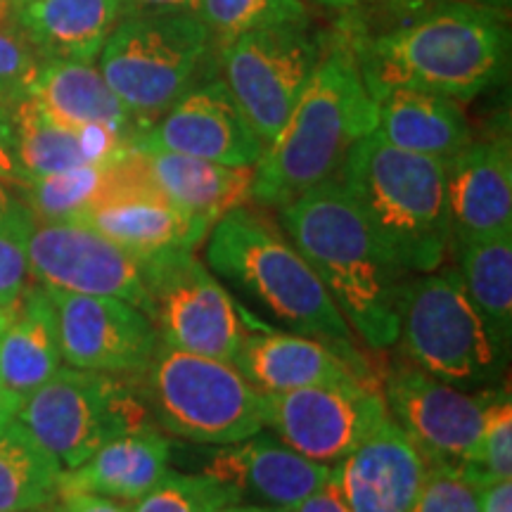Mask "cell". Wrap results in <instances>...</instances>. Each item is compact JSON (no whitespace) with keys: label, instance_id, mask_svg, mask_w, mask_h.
I'll return each mask as SVG.
<instances>
[{"label":"cell","instance_id":"cell-2","mask_svg":"<svg viewBox=\"0 0 512 512\" xmlns=\"http://www.w3.org/2000/svg\"><path fill=\"white\" fill-rule=\"evenodd\" d=\"M287 240L309 261L332 302L370 349L399 342L408 273L337 178L280 207Z\"/></svg>","mask_w":512,"mask_h":512},{"label":"cell","instance_id":"cell-21","mask_svg":"<svg viewBox=\"0 0 512 512\" xmlns=\"http://www.w3.org/2000/svg\"><path fill=\"white\" fill-rule=\"evenodd\" d=\"M233 366L261 394L290 392L320 382H373L366 361H354L316 337L278 330H249Z\"/></svg>","mask_w":512,"mask_h":512},{"label":"cell","instance_id":"cell-5","mask_svg":"<svg viewBox=\"0 0 512 512\" xmlns=\"http://www.w3.org/2000/svg\"><path fill=\"white\" fill-rule=\"evenodd\" d=\"M207 266L292 332L316 337L363 361L354 332L299 249L271 223L240 207L209 230Z\"/></svg>","mask_w":512,"mask_h":512},{"label":"cell","instance_id":"cell-23","mask_svg":"<svg viewBox=\"0 0 512 512\" xmlns=\"http://www.w3.org/2000/svg\"><path fill=\"white\" fill-rule=\"evenodd\" d=\"M29 95L50 119L62 126L102 124L131 140L133 147L145 133V126L133 117V112L117 98L100 69H95L91 62H41Z\"/></svg>","mask_w":512,"mask_h":512},{"label":"cell","instance_id":"cell-34","mask_svg":"<svg viewBox=\"0 0 512 512\" xmlns=\"http://www.w3.org/2000/svg\"><path fill=\"white\" fill-rule=\"evenodd\" d=\"M228 503H240L238 494L207 472L181 475L169 470L138 498L131 512H216Z\"/></svg>","mask_w":512,"mask_h":512},{"label":"cell","instance_id":"cell-44","mask_svg":"<svg viewBox=\"0 0 512 512\" xmlns=\"http://www.w3.org/2000/svg\"><path fill=\"white\" fill-rule=\"evenodd\" d=\"M216 512H290L283 508H271V505H259V503H228Z\"/></svg>","mask_w":512,"mask_h":512},{"label":"cell","instance_id":"cell-30","mask_svg":"<svg viewBox=\"0 0 512 512\" xmlns=\"http://www.w3.org/2000/svg\"><path fill=\"white\" fill-rule=\"evenodd\" d=\"M17 136V159L22 166L24 181L53 176L83 166L81 138L76 128L62 126L41 110V105L31 98L17 102L10 110Z\"/></svg>","mask_w":512,"mask_h":512},{"label":"cell","instance_id":"cell-18","mask_svg":"<svg viewBox=\"0 0 512 512\" xmlns=\"http://www.w3.org/2000/svg\"><path fill=\"white\" fill-rule=\"evenodd\" d=\"M214 448L204 472L230 486L240 503L292 510L316 494L332 475V465L313 463L264 430Z\"/></svg>","mask_w":512,"mask_h":512},{"label":"cell","instance_id":"cell-16","mask_svg":"<svg viewBox=\"0 0 512 512\" xmlns=\"http://www.w3.org/2000/svg\"><path fill=\"white\" fill-rule=\"evenodd\" d=\"M133 150L178 152L226 166H256L266 145L223 79L195 83L147 126Z\"/></svg>","mask_w":512,"mask_h":512},{"label":"cell","instance_id":"cell-13","mask_svg":"<svg viewBox=\"0 0 512 512\" xmlns=\"http://www.w3.org/2000/svg\"><path fill=\"white\" fill-rule=\"evenodd\" d=\"M491 392H467L418 366H406L387 377L382 399L389 418L406 432L427 465L458 467L470 475Z\"/></svg>","mask_w":512,"mask_h":512},{"label":"cell","instance_id":"cell-25","mask_svg":"<svg viewBox=\"0 0 512 512\" xmlns=\"http://www.w3.org/2000/svg\"><path fill=\"white\" fill-rule=\"evenodd\" d=\"M15 10L38 57L93 64L124 17V0H29Z\"/></svg>","mask_w":512,"mask_h":512},{"label":"cell","instance_id":"cell-6","mask_svg":"<svg viewBox=\"0 0 512 512\" xmlns=\"http://www.w3.org/2000/svg\"><path fill=\"white\" fill-rule=\"evenodd\" d=\"M399 339L413 366L463 389L498 382L508 370L510 342L482 316L456 268L406 280Z\"/></svg>","mask_w":512,"mask_h":512},{"label":"cell","instance_id":"cell-40","mask_svg":"<svg viewBox=\"0 0 512 512\" xmlns=\"http://www.w3.org/2000/svg\"><path fill=\"white\" fill-rule=\"evenodd\" d=\"M290 512H351L347 501H344L342 491H339L335 475H330L328 482H325L316 494H311L309 498H304L297 508H292Z\"/></svg>","mask_w":512,"mask_h":512},{"label":"cell","instance_id":"cell-31","mask_svg":"<svg viewBox=\"0 0 512 512\" xmlns=\"http://www.w3.org/2000/svg\"><path fill=\"white\" fill-rule=\"evenodd\" d=\"M119 162V159H117ZM117 162L83 164L22 185L36 221H79L86 211L110 197L117 183Z\"/></svg>","mask_w":512,"mask_h":512},{"label":"cell","instance_id":"cell-4","mask_svg":"<svg viewBox=\"0 0 512 512\" xmlns=\"http://www.w3.org/2000/svg\"><path fill=\"white\" fill-rule=\"evenodd\" d=\"M337 181L408 273H430L451 249L446 162L415 155L370 131L351 147Z\"/></svg>","mask_w":512,"mask_h":512},{"label":"cell","instance_id":"cell-8","mask_svg":"<svg viewBox=\"0 0 512 512\" xmlns=\"http://www.w3.org/2000/svg\"><path fill=\"white\" fill-rule=\"evenodd\" d=\"M211 34L195 12H133L100 50V74L145 128L197 83Z\"/></svg>","mask_w":512,"mask_h":512},{"label":"cell","instance_id":"cell-22","mask_svg":"<svg viewBox=\"0 0 512 512\" xmlns=\"http://www.w3.org/2000/svg\"><path fill=\"white\" fill-rule=\"evenodd\" d=\"M136 152L147 183L166 202L211 226L252 200L254 166H226L178 152Z\"/></svg>","mask_w":512,"mask_h":512},{"label":"cell","instance_id":"cell-42","mask_svg":"<svg viewBox=\"0 0 512 512\" xmlns=\"http://www.w3.org/2000/svg\"><path fill=\"white\" fill-rule=\"evenodd\" d=\"M197 0H124V17L133 12H195Z\"/></svg>","mask_w":512,"mask_h":512},{"label":"cell","instance_id":"cell-19","mask_svg":"<svg viewBox=\"0 0 512 512\" xmlns=\"http://www.w3.org/2000/svg\"><path fill=\"white\" fill-rule=\"evenodd\" d=\"M351 512H411L427 477V460L392 418L347 458L332 465Z\"/></svg>","mask_w":512,"mask_h":512},{"label":"cell","instance_id":"cell-28","mask_svg":"<svg viewBox=\"0 0 512 512\" xmlns=\"http://www.w3.org/2000/svg\"><path fill=\"white\" fill-rule=\"evenodd\" d=\"M62 472L17 418L0 430V512H36L55 503Z\"/></svg>","mask_w":512,"mask_h":512},{"label":"cell","instance_id":"cell-1","mask_svg":"<svg viewBox=\"0 0 512 512\" xmlns=\"http://www.w3.org/2000/svg\"><path fill=\"white\" fill-rule=\"evenodd\" d=\"M339 38L375 100L394 88L472 100L508 67L505 15L472 0H439L377 34L344 31Z\"/></svg>","mask_w":512,"mask_h":512},{"label":"cell","instance_id":"cell-41","mask_svg":"<svg viewBox=\"0 0 512 512\" xmlns=\"http://www.w3.org/2000/svg\"><path fill=\"white\" fill-rule=\"evenodd\" d=\"M479 512H512V477L479 486Z\"/></svg>","mask_w":512,"mask_h":512},{"label":"cell","instance_id":"cell-24","mask_svg":"<svg viewBox=\"0 0 512 512\" xmlns=\"http://www.w3.org/2000/svg\"><path fill=\"white\" fill-rule=\"evenodd\" d=\"M171 441L157 425L121 434L100 446L86 463L62 472L60 494H100L133 501L171 470Z\"/></svg>","mask_w":512,"mask_h":512},{"label":"cell","instance_id":"cell-15","mask_svg":"<svg viewBox=\"0 0 512 512\" xmlns=\"http://www.w3.org/2000/svg\"><path fill=\"white\" fill-rule=\"evenodd\" d=\"M55 311L62 361L69 368L138 380L155 358L159 332L138 306L46 287Z\"/></svg>","mask_w":512,"mask_h":512},{"label":"cell","instance_id":"cell-20","mask_svg":"<svg viewBox=\"0 0 512 512\" xmlns=\"http://www.w3.org/2000/svg\"><path fill=\"white\" fill-rule=\"evenodd\" d=\"M446 209L453 242L512 233L510 138L475 143L446 162Z\"/></svg>","mask_w":512,"mask_h":512},{"label":"cell","instance_id":"cell-38","mask_svg":"<svg viewBox=\"0 0 512 512\" xmlns=\"http://www.w3.org/2000/svg\"><path fill=\"white\" fill-rule=\"evenodd\" d=\"M0 181L19 185V188L27 183L24 181L22 166H19L17 159L15 124H12V114L3 102H0Z\"/></svg>","mask_w":512,"mask_h":512},{"label":"cell","instance_id":"cell-29","mask_svg":"<svg viewBox=\"0 0 512 512\" xmlns=\"http://www.w3.org/2000/svg\"><path fill=\"white\" fill-rule=\"evenodd\" d=\"M456 271L491 328L510 342L512 335V233L453 242Z\"/></svg>","mask_w":512,"mask_h":512},{"label":"cell","instance_id":"cell-12","mask_svg":"<svg viewBox=\"0 0 512 512\" xmlns=\"http://www.w3.org/2000/svg\"><path fill=\"white\" fill-rule=\"evenodd\" d=\"M320 53L309 27L249 31L223 46V81L264 145L285 126Z\"/></svg>","mask_w":512,"mask_h":512},{"label":"cell","instance_id":"cell-11","mask_svg":"<svg viewBox=\"0 0 512 512\" xmlns=\"http://www.w3.org/2000/svg\"><path fill=\"white\" fill-rule=\"evenodd\" d=\"M261 413L283 444L320 465H337L389 418L373 382H320L261 394Z\"/></svg>","mask_w":512,"mask_h":512},{"label":"cell","instance_id":"cell-39","mask_svg":"<svg viewBox=\"0 0 512 512\" xmlns=\"http://www.w3.org/2000/svg\"><path fill=\"white\" fill-rule=\"evenodd\" d=\"M55 512H131V508H126L117 498L72 491V494L57 496Z\"/></svg>","mask_w":512,"mask_h":512},{"label":"cell","instance_id":"cell-46","mask_svg":"<svg viewBox=\"0 0 512 512\" xmlns=\"http://www.w3.org/2000/svg\"><path fill=\"white\" fill-rule=\"evenodd\" d=\"M472 3L482 5V8H489V10H496V12H503V15H508L512 0H472Z\"/></svg>","mask_w":512,"mask_h":512},{"label":"cell","instance_id":"cell-10","mask_svg":"<svg viewBox=\"0 0 512 512\" xmlns=\"http://www.w3.org/2000/svg\"><path fill=\"white\" fill-rule=\"evenodd\" d=\"M140 271L162 344L233 363L249 332L245 311L192 249L143 256Z\"/></svg>","mask_w":512,"mask_h":512},{"label":"cell","instance_id":"cell-9","mask_svg":"<svg viewBox=\"0 0 512 512\" xmlns=\"http://www.w3.org/2000/svg\"><path fill=\"white\" fill-rule=\"evenodd\" d=\"M131 382L93 370L60 368L36 392L24 396L17 420L62 470H74L107 441L155 425Z\"/></svg>","mask_w":512,"mask_h":512},{"label":"cell","instance_id":"cell-3","mask_svg":"<svg viewBox=\"0 0 512 512\" xmlns=\"http://www.w3.org/2000/svg\"><path fill=\"white\" fill-rule=\"evenodd\" d=\"M377 128V100L342 38L320 53L304 93L254 166L252 200L285 207L337 178L349 150Z\"/></svg>","mask_w":512,"mask_h":512},{"label":"cell","instance_id":"cell-17","mask_svg":"<svg viewBox=\"0 0 512 512\" xmlns=\"http://www.w3.org/2000/svg\"><path fill=\"white\" fill-rule=\"evenodd\" d=\"M79 221L138 259L169 249H195L211 230L209 221L185 214L147 183L136 150L119 159L112 195Z\"/></svg>","mask_w":512,"mask_h":512},{"label":"cell","instance_id":"cell-48","mask_svg":"<svg viewBox=\"0 0 512 512\" xmlns=\"http://www.w3.org/2000/svg\"><path fill=\"white\" fill-rule=\"evenodd\" d=\"M12 3H15V8H19V5H24V3H29V0H12Z\"/></svg>","mask_w":512,"mask_h":512},{"label":"cell","instance_id":"cell-49","mask_svg":"<svg viewBox=\"0 0 512 512\" xmlns=\"http://www.w3.org/2000/svg\"><path fill=\"white\" fill-rule=\"evenodd\" d=\"M36 512H41V510H36Z\"/></svg>","mask_w":512,"mask_h":512},{"label":"cell","instance_id":"cell-14","mask_svg":"<svg viewBox=\"0 0 512 512\" xmlns=\"http://www.w3.org/2000/svg\"><path fill=\"white\" fill-rule=\"evenodd\" d=\"M29 275L53 290L117 297L150 313L138 256L81 221H34L27 245Z\"/></svg>","mask_w":512,"mask_h":512},{"label":"cell","instance_id":"cell-32","mask_svg":"<svg viewBox=\"0 0 512 512\" xmlns=\"http://www.w3.org/2000/svg\"><path fill=\"white\" fill-rule=\"evenodd\" d=\"M195 15L211 36L226 38V43L249 31L309 27L302 0H197Z\"/></svg>","mask_w":512,"mask_h":512},{"label":"cell","instance_id":"cell-37","mask_svg":"<svg viewBox=\"0 0 512 512\" xmlns=\"http://www.w3.org/2000/svg\"><path fill=\"white\" fill-rule=\"evenodd\" d=\"M479 484L465 470L427 465V477L411 512H479Z\"/></svg>","mask_w":512,"mask_h":512},{"label":"cell","instance_id":"cell-26","mask_svg":"<svg viewBox=\"0 0 512 512\" xmlns=\"http://www.w3.org/2000/svg\"><path fill=\"white\" fill-rule=\"evenodd\" d=\"M375 131L401 150L441 162L475 140L458 100L413 88H394L377 98Z\"/></svg>","mask_w":512,"mask_h":512},{"label":"cell","instance_id":"cell-43","mask_svg":"<svg viewBox=\"0 0 512 512\" xmlns=\"http://www.w3.org/2000/svg\"><path fill=\"white\" fill-rule=\"evenodd\" d=\"M19 403H22V399H17L15 394L8 392V389L0 384V430H3L10 420L17 418Z\"/></svg>","mask_w":512,"mask_h":512},{"label":"cell","instance_id":"cell-45","mask_svg":"<svg viewBox=\"0 0 512 512\" xmlns=\"http://www.w3.org/2000/svg\"><path fill=\"white\" fill-rule=\"evenodd\" d=\"M323 3L337 10H361V8H370V5L384 3V0H323Z\"/></svg>","mask_w":512,"mask_h":512},{"label":"cell","instance_id":"cell-27","mask_svg":"<svg viewBox=\"0 0 512 512\" xmlns=\"http://www.w3.org/2000/svg\"><path fill=\"white\" fill-rule=\"evenodd\" d=\"M62 368L55 311L46 287L38 285L19 299L15 318L0 332V384L24 399Z\"/></svg>","mask_w":512,"mask_h":512},{"label":"cell","instance_id":"cell-36","mask_svg":"<svg viewBox=\"0 0 512 512\" xmlns=\"http://www.w3.org/2000/svg\"><path fill=\"white\" fill-rule=\"evenodd\" d=\"M479 484L512 477V401L510 389H494L484 408L479 451L470 472Z\"/></svg>","mask_w":512,"mask_h":512},{"label":"cell","instance_id":"cell-33","mask_svg":"<svg viewBox=\"0 0 512 512\" xmlns=\"http://www.w3.org/2000/svg\"><path fill=\"white\" fill-rule=\"evenodd\" d=\"M0 181V306H17L27 292V245L34 214Z\"/></svg>","mask_w":512,"mask_h":512},{"label":"cell","instance_id":"cell-35","mask_svg":"<svg viewBox=\"0 0 512 512\" xmlns=\"http://www.w3.org/2000/svg\"><path fill=\"white\" fill-rule=\"evenodd\" d=\"M38 64V53L17 22L15 3L0 0V102L8 110L29 98Z\"/></svg>","mask_w":512,"mask_h":512},{"label":"cell","instance_id":"cell-47","mask_svg":"<svg viewBox=\"0 0 512 512\" xmlns=\"http://www.w3.org/2000/svg\"><path fill=\"white\" fill-rule=\"evenodd\" d=\"M15 311L17 306H0V332L10 325V320L15 318Z\"/></svg>","mask_w":512,"mask_h":512},{"label":"cell","instance_id":"cell-7","mask_svg":"<svg viewBox=\"0 0 512 512\" xmlns=\"http://www.w3.org/2000/svg\"><path fill=\"white\" fill-rule=\"evenodd\" d=\"M138 380L152 420L174 437L226 446L264 430L261 392L228 361L159 344Z\"/></svg>","mask_w":512,"mask_h":512}]
</instances>
